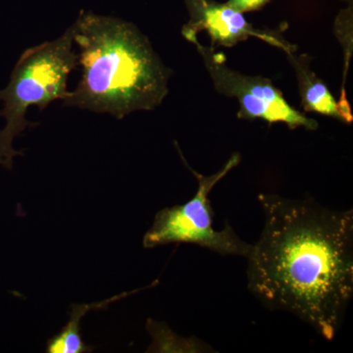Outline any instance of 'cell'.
Returning <instances> with one entry per match:
<instances>
[{"label":"cell","mask_w":353,"mask_h":353,"mask_svg":"<svg viewBox=\"0 0 353 353\" xmlns=\"http://www.w3.org/2000/svg\"><path fill=\"white\" fill-rule=\"evenodd\" d=\"M176 148L183 163L196 178L199 185L196 194L183 205L160 210L143 236V246L153 248L169 243H192L224 256H248L252 245L241 240L233 228L226 225L222 231L213 228V212L208 197L213 188L241 163L240 153H234L219 171L204 176L190 168L178 145Z\"/></svg>","instance_id":"277c9868"},{"label":"cell","mask_w":353,"mask_h":353,"mask_svg":"<svg viewBox=\"0 0 353 353\" xmlns=\"http://www.w3.org/2000/svg\"><path fill=\"white\" fill-rule=\"evenodd\" d=\"M189 43L196 46L215 90L238 101L240 119H261L269 125L283 123L292 130L304 128L314 131L319 127L317 121L292 108L270 79L245 75L230 68L225 55L216 52L212 46L199 43L197 37L190 39Z\"/></svg>","instance_id":"5b68a950"},{"label":"cell","mask_w":353,"mask_h":353,"mask_svg":"<svg viewBox=\"0 0 353 353\" xmlns=\"http://www.w3.org/2000/svg\"><path fill=\"white\" fill-rule=\"evenodd\" d=\"M73 25L60 38L28 48L14 67L10 80L0 90L3 108L0 117L6 126L0 130V166L11 170L14 157L22 155L13 148V141L28 127L38 124L26 118L31 106L44 110L68 94L70 73L79 65L74 50Z\"/></svg>","instance_id":"3957f363"},{"label":"cell","mask_w":353,"mask_h":353,"mask_svg":"<svg viewBox=\"0 0 353 353\" xmlns=\"http://www.w3.org/2000/svg\"><path fill=\"white\" fill-rule=\"evenodd\" d=\"M264 227L248 256V287L333 341L353 296V210L259 194Z\"/></svg>","instance_id":"6da1fadb"},{"label":"cell","mask_w":353,"mask_h":353,"mask_svg":"<svg viewBox=\"0 0 353 353\" xmlns=\"http://www.w3.org/2000/svg\"><path fill=\"white\" fill-rule=\"evenodd\" d=\"M271 1L272 0H228L227 3L239 12L245 14L259 11Z\"/></svg>","instance_id":"30bf717a"},{"label":"cell","mask_w":353,"mask_h":353,"mask_svg":"<svg viewBox=\"0 0 353 353\" xmlns=\"http://www.w3.org/2000/svg\"><path fill=\"white\" fill-rule=\"evenodd\" d=\"M352 26L353 6H347L340 11L334 21V32L341 43L345 52V70H343V83L347 81L350 58L352 55Z\"/></svg>","instance_id":"9c48e42d"},{"label":"cell","mask_w":353,"mask_h":353,"mask_svg":"<svg viewBox=\"0 0 353 353\" xmlns=\"http://www.w3.org/2000/svg\"><path fill=\"white\" fill-rule=\"evenodd\" d=\"M285 55L296 73L297 87L304 112L328 116L347 124L352 123V114H348L343 110L324 81L311 69L310 57L306 54H296V50L285 52Z\"/></svg>","instance_id":"52a82bcc"},{"label":"cell","mask_w":353,"mask_h":353,"mask_svg":"<svg viewBox=\"0 0 353 353\" xmlns=\"http://www.w3.org/2000/svg\"><path fill=\"white\" fill-rule=\"evenodd\" d=\"M190 19L183 25L182 34L188 41L199 32H208L212 48H233L250 38H257L279 50L289 52L296 46L285 41L280 34L259 29L250 24L245 14L239 12L227 2L216 0H185Z\"/></svg>","instance_id":"8992f818"},{"label":"cell","mask_w":353,"mask_h":353,"mask_svg":"<svg viewBox=\"0 0 353 353\" xmlns=\"http://www.w3.org/2000/svg\"><path fill=\"white\" fill-rule=\"evenodd\" d=\"M128 294H122L120 296H114L113 299H108L101 303L92 304H81V305H73V310L71 312V319L68 324L62 329V331L57 336L51 338L46 345V352L48 353H83L90 352L92 348L88 347L83 341L82 334L80 330L81 317L87 314L90 309H102L108 305L111 301L116 299H123Z\"/></svg>","instance_id":"ba28073f"},{"label":"cell","mask_w":353,"mask_h":353,"mask_svg":"<svg viewBox=\"0 0 353 353\" xmlns=\"http://www.w3.org/2000/svg\"><path fill=\"white\" fill-rule=\"evenodd\" d=\"M341 2H345L347 6H353V0H341Z\"/></svg>","instance_id":"8fae6325"},{"label":"cell","mask_w":353,"mask_h":353,"mask_svg":"<svg viewBox=\"0 0 353 353\" xmlns=\"http://www.w3.org/2000/svg\"><path fill=\"white\" fill-rule=\"evenodd\" d=\"M73 27L82 77L64 105L117 119L161 105L172 71L137 26L82 11Z\"/></svg>","instance_id":"7a4b0ae2"}]
</instances>
